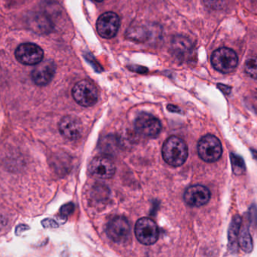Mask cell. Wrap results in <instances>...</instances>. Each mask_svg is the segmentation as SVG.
Returning <instances> with one entry per match:
<instances>
[{"mask_svg":"<svg viewBox=\"0 0 257 257\" xmlns=\"http://www.w3.org/2000/svg\"><path fill=\"white\" fill-rule=\"evenodd\" d=\"M163 157L165 161L172 166H181L188 157L187 144L181 138L172 136L163 147Z\"/></svg>","mask_w":257,"mask_h":257,"instance_id":"cell-1","label":"cell"},{"mask_svg":"<svg viewBox=\"0 0 257 257\" xmlns=\"http://www.w3.org/2000/svg\"><path fill=\"white\" fill-rule=\"evenodd\" d=\"M213 67L223 74L230 73L238 66V58L233 50L220 48L216 50L211 56Z\"/></svg>","mask_w":257,"mask_h":257,"instance_id":"cell-2","label":"cell"},{"mask_svg":"<svg viewBox=\"0 0 257 257\" xmlns=\"http://www.w3.org/2000/svg\"><path fill=\"white\" fill-rule=\"evenodd\" d=\"M198 154L207 163H214L221 157L223 148L221 142L213 135H206L198 143Z\"/></svg>","mask_w":257,"mask_h":257,"instance_id":"cell-3","label":"cell"},{"mask_svg":"<svg viewBox=\"0 0 257 257\" xmlns=\"http://www.w3.org/2000/svg\"><path fill=\"white\" fill-rule=\"evenodd\" d=\"M72 96L81 106L95 105L99 99V92L96 86L88 80L78 81L72 89Z\"/></svg>","mask_w":257,"mask_h":257,"instance_id":"cell-4","label":"cell"},{"mask_svg":"<svg viewBox=\"0 0 257 257\" xmlns=\"http://www.w3.org/2000/svg\"><path fill=\"white\" fill-rule=\"evenodd\" d=\"M135 234L139 242L152 245L159 238V228L156 222L149 217H143L136 222Z\"/></svg>","mask_w":257,"mask_h":257,"instance_id":"cell-5","label":"cell"},{"mask_svg":"<svg viewBox=\"0 0 257 257\" xmlns=\"http://www.w3.org/2000/svg\"><path fill=\"white\" fill-rule=\"evenodd\" d=\"M108 236L116 243L127 242L131 238V227L128 220L123 217H116L107 225Z\"/></svg>","mask_w":257,"mask_h":257,"instance_id":"cell-6","label":"cell"},{"mask_svg":"<svg viewBox=\"0 0 257 257\" xmlns=\"http://www.w3.org/2000/svg\"><path fill=\"white\" fill-rule=\"evenodd\" d=\"M15 57L22 64L34 66L39 64L43 60V50L35 44H22L17 48Z\"/></svg>","mask_w":257,"mask_h":257,"instance_id":"cell-7","label":"cell"},{"mask_svg":"<svg viewBox=\"0 0 257 257\" xmlns=\"http://www.w3.org/2000/svg\"><path fill=\"white\" fill-rule=\"evenodd\" d=\"M120 20L114 12L102 14L96 23V29L101 37L111 39L117 35L120 27Z\"/></svg>","mask_w":257,"mask_h":257,"instance_id":"cell-8","label":"cell"},{"mask_svg":"<svg viewBox=\"0 0 257 257\" xmlns=\"http://www.w3.org/2000/svg\"><path fill=\"white\" fill-rule=\"evenodd\" d=\"M89 170L96 178L108 179L114 176L116 167L111 159L105 156H99L90 162Z\"/></svg>","mask_w":257,"mask_h":257,"instance_id":"cell-9","label":"cell"},{"mask_svg":"<svg viewBox=\"0 0 257 257\" xmlns=\"http://www.w3.org/2000/svg\"><path fill=\"white\" fill-rule=\"evenodd\" d=\"M135 127L138 133L147 137H156L160 134L162 124L160 120L151 114L143 113L136 118Z\"/></svg>","mask_w":257,"mask_h":257,"instance_id":"cell-10","label":"cell"},{"mask_svg":"<svg viewBox=\"0 0 257 257\" xmlns=\"http://www.w3.org/2000/svg\"><path fill=\"white\" fill-rule=\"evenodd\" d=\"M211 199V192L205 186L196 184L188 187L184 195L187 205L192 207H201L206 205Z\"/></svg>","mask_w":257,"mask_h":257,"instance_id":"cell-11","label":"cell"},{"mask_svg":"<svg viewBox=\"0 0 257 257\" xmlns=\"http://www.w3.org/2000/svg\"><path fill=\"white\" fill-rule=\"evenodd\" d=\"M55 72V63L51 60H45L37 64L33 69L32 79L36 85L45 86L51 82Z\"/></svg>","mask_w":257,"mask_h":257,"instance_id":"cell-12","label":"cell"},{"mask_svg":"<svg viewBox=\"0 0 257 257\" xmlns=\"http://www.w3.org/2000/svg\"><path fill=\"white\" fill-rule=\"evenodd\" d=\"M59 130L62 136L69 140H77L82 134L83 126L81 120L74 116H66L59 123Z\"/></svg>","mask_w":257,"mask_h":257,"instance_id":"cell-13","label":"cell"},{"mask_svg":"<svg viewBox=\"0 0 257 257\" xmlns=\"http://www.w3.org/2000/svg\"><path fill=\"white\" fill-rule=\"evenodd\" d=\"M241 223V217L236 216L234 217L230 226H229V249L232 251H236L238 249V235H239Z\"/></svg>","mask_w":257,"mask_h":257,"instance_id":"cell-14","label":"cell"},{"mask_svg":"<svg viewBox=\"0 0 257 257\" xmlns=\"http://www.w3.org/2000/svg\"><path fill=\"white\" fill-rule=\"evenodd\" d=\"M238 244L246 253H250L253 250V241L248 228L244 226L240 230L238 235Z\"/></svg>","mask_w":257,"mask_h":257,"instance_id":"cell-15","label":"cell"},{"mask_svg":"<svg viewBox=\"0 0 257 257\" xmlns=\"http://www.w3.org/2000/svg\"><path fill=\"white\" fill-rule=\"evenodd\" d=\"M29 24L30 27L33 30L39 33H43L48 30V23L46 18L42 17V15H36L34 17H31L29 19Z\"/></svg>","mask_w":257,"mask_h":257,"instance_id":"cell-16","label":"cell"},{"mask_svg":"<svg viewBox=\"0 0 257 257\" xmlns=\"http://www.w3.org/2000/svg\"><path fill=\"white\" fill-rule=\"evenodd\" d=\"M244 69L247 75L257 80V56L250 57L246 61Z\"/></svg>","mask_w":257,"mask_h":257,"instance_id":"cell-17","label":"cell"},{"mask_svg":"<svg viewBox=\"0 0 257 257\" xmlns=\"http://www.w3.org/2000/svg\"><path fill=\"white\" fill-rule=\"evenodd\" d=\"M203 2L207 7L214 10L221 9L225 3V0H203Z\"/></svg>","mask_w":257,"mask_h":257,"instance_id":"cell-18","label":"cell"},{"mask_svg":"<svg viewBox=\"0 0 257 257\" xmlns=\"http://www.w3.org/2000/svg\"><path fill=\"white\" fill-rule=\"evenodd\" d=\"M74 208H75V206H74L73 204H66V205H63V206H62V208H60V215H61L62 217H68V216L72 214V212L74 211Z\"/></svg>","mask_w":257,"mask_h":257,"instance_id":"cell-19","label":"cell"},{"mask_svg":"<svg viewBox=\"0 0 257 257\" xmlns=\"http://www.w3.org/2000/svg\"><path fill=\"white\" fill-rule=\"evenodd\" d=\"M42 225L45 228H56L58 226L57 222L51 219H45L42 222Z\"/></svg>","mask_w":257,"mask_h":257,"instance_id":"cell-20","label":"cell"},{"mask_svg":"<svg viewBox=\"0 0 257 257\" xmlns=\"http://www.w3.org/2000/svg\"><path fill=\"white\" fill-rule=\"evenodd\" d=\"M28 229V226H25V225H20L18 227H17L16 234L17 235H21L24 231Z\"/></svg>","mask_w":257,"mask_h":257,"instance_id":"cell-21","label":"cell"},{"mask_svg":"<svg viewBox=\"0 0 257 257\" xmlns=\"http://www.w3.org/2000/svg\"><path fill=\"white\" fill-rule=\"evenodd\" d=\"M4 222H6V220H5L4 219L1 218V217H0V227H2V226H4Z\"/></svg>","mask_w":257,"mask_h":257,"instance_id":"cell-22","label":"cell"},{"mask_svg":"<svg viewBox=\"0 0 257 257\" xmlns=\"http://www.w3.org/2000/svg\"><path fill=\"white\" fill-rule=\"evenodd\" d=\"M95 1H96V2H102V1H103V0H95Z\"/></svg>","mask_w":257,"mask_h":257,"instance_id":"cell-23","label":"cell"}]
</instances>
